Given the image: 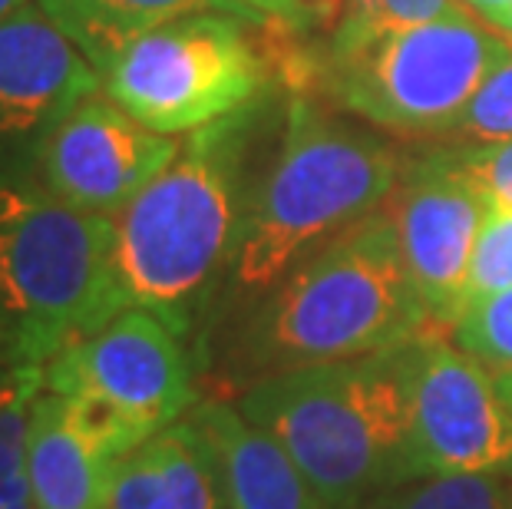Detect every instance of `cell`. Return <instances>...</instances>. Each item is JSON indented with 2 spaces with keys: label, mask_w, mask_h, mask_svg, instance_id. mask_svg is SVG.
I'll use <instances>...</instances> for the list:
<instances>
[{
  "label": "cell",
  "mask_w": 512,
  "mask_h": 509,
  "mask_svg": "<svg viewBox=\"0 0 512 509\" xmlns=\"http://www.w3.org/2000/svg\"><path fill=\"white\" fill-rule=\"evenodd\" d=\"M119 457L70 417L63 397L30 400V509H106Z\"/></svg>",
  "instance_id": "5bb4252c"
},
{
  "label": "cell",
  "mask_w": 512,
  "mask_h": 509,
  "mask_svg": "<svg viewBox=\"0 0 512 509\" xmlns=\"http://www.w3.org/2000/svg\"><path fill=\"white\" fill-rule=\"evenodd\" d=\"M509 288H512V209L486 202V215L473 248L466 305H473L479 298H493Z\"/></svg>",
  "instance_id": "ffe728a7"
},
{
  "label": "cell",
  "mask_w": 512,
  "mask_h": 509,
  "mask_svg": "<svg viewBox=\"0 0 512 509\" xmlns=\"http://www.w3.org/2000/svg\"><path fill=\"white\" fill-rule=\"evenodd\" d=\"M463 10H470L473 17H479L489 30H499V24L506 20L512 10V0H460Z\"/></svg>",
  "instance_id": "d4e9b609"
},
{
  "label": "cell",
  "mask_w": 512,
  "mask_h": 509,
  "mask_svg": "<svg viewBox=\"0 0 512 509\" xmlns=\"http://www.w3.org/2000/svg\"><path fill=\"white\" fill-rule=\"evenodd\" d=\"M242 7V14L252 24H285V27H301L298 4L294 0H235Z\"/></svg>",
  "instance_id": "cb8c5ba5"
},
{
  "label": "cell",
  "mask_w": 512,
  "mask_h": 509,
  "mask_svg": "<svg viewBox=\"0 0 512 509\" xmlns=\"http://www.w3.org/2000/svg\"><path fill=\"white\" fill-rule=\"evenodd\" d=\"M248 24L199 10L129 40L103 63V93L156 133H195L235 116L268 80Z\"/></svg>",
  "instance_id": "ba28073f"
},
{
  "label": "cell",
  "mask_w": 512,
  "mask_h": 509,
  "mask_svg": "<svg viewBox=\"0 0 512 509\" xmlns=\"http://www.w3.org/2000/svg\"><path fill=\"white\" fill-rule=\"evenodd\" d=\"M43 391L119 460L195 410L182 331L149 308H126L43 367Z\"/></svg>",
  "instance_id": "52a82bcc"
},
{
  "label": "cell",
  "mask_w": 512,
  "mask_h": 509,
  "mask_svg": "<svg viewBox=\"0 0 512 509\" xmlns=\"http://www.w3.org/2000/svg\"><path fill=\"white\" fill-rule=\"evenodd\" d=\"M43 387V371L24 367L0 391V509H30V400Z\"/></svg>",
  "instance_id": "ac0fdd59"
},
{
  "label": "cell",
  "mask_w": 512,
  "mask_h": 509,
  "mask_svg": "<svg viewBox=\"0 0 512 509\" xmlns=\"http://www.w3.org/2000/svg\"><path fill=\"white\" fill-rule=\"evenodd\" d=\"M496 34H503L506 40H512V10H509V14H506V20H503V24H499V30H496Z\"/></svg>",
  "instance_id": "4316f807"
},
{
  "label": "cell",
  "mask_w": 512,
  "mask_h": 509,
  "mask_svg": "<svg viewBox=\"0 0 512 509\" xmlns=\"http://www.w3.org/2000/svg\"><path fill=\"white\" fill-rule=\"evenodd\" d=\"M126 308L113 219L0 179V351L43 371Z\"/></svg>",
  "instance_id": "3957f363"
},
{
  "label": "cell",
  "mask_w": 512,
  "mask_h": 509,
  "mask_svg": "<svg viewBox=\"0 0 512 509\" xmlns=\"http://www.w3.org/2000/svg\"><path fill=\"white\" fill-rule=\"evenodd\" d=\"M397 176L400 159L384 139L321 113L298 93L281 153L245 209L232 262L238 285L275 288L311 252L370 219Z\"/></svg>",
  "instance_id": "277c9868"
},
{
  "label": "cell",
  "mask_w": 512,
  "mask_h": 509,
  "mask_svg": "<svg viewBox=\"0 0 512 509\" xmlns=\"http://www.w3.org/2000/svg\"><path fill=\"white\" fill-rule=\"evenodd\" d=\"M179 153L176 136L143 126L100 90L43 136V189L80 212L116 219Z\"/></svg>",
  "instance_id": "8fae6325"
},
{
  "label": "cell",
  "mask_w": 512,
  "mask_h": 509,
  "mask_svg": "<svg viewBox=\"0 0 512 509\" xmlns=\"http://www.w3.org/2000/svg\"><path fill=\"white\" fill-rule=\"evenodd\" d=\"M27 4H34V0H0V20L10 17V14H17V10L27 7Z\"/></svg>",
  "instance_id": "484cf974"
},
{
  "label": "cell",
  "mask_w": 512,
  "mask_h": 509,
  "mask_svg": "<svg viewBox=\"0 0 512 509\" xmlns=\"http://www.w3.org/2000/svg\"><path fill=\"white\" fill-rule=\"evenodd\" d=\"M450 338L483 364L512 400V288L466 305Z\"/></svg>",
  "instance_id": "d6986e66"
},
{
  "label": "cell",
  "mask_w": 512,
  "mask_h": 509,
  "mask_svg": "<svg viewBox=\"0 0 512 509\" xmlns=\"http://www.w3.org/2000/svg\"><path fill=\"white\" fill-rule=\"evenodd\" d=\"M357 509H512V486L496 473L420 476Z\"/></svg>",
  "instance_id": "e0dca14e"
},
{
  "label": "cell",
  "mask_w": 512,
  "mask_h": 509,
  "mask_svg": "<svg viewBox=\"0 0 512 509\" xmlns=\"http://www.w3.org/2000/svg\"><path fill=\"white\" fill-rule=\"evenodd\" d=\"M413 397V480L512 470V400L437 324L417 338Z\"/></svg>",
  "instance_id": "9c48e42d"
},
{
  "label": "cell",
  "mask_w": 512,
  "mask_h": 509,
  "mask_svg": "<svg viewBox=\"0 0 512 509\" xmlns=\"http://www.w3.org/2000/svg\"><path fill=\"white\" fill-rule=\"evenodd\" d=\"M450 133L470 136L476 143H512V47L486 73Z\"/></svg>",
  "instance_id": "44dd1931"
},
{
  "label": "cell",
  "mask_w": 512,
  "mask_h": 509,
  "mask_svg": "<svg viewBox=\"0 0 512 509\" xmlns=\"http://www.w3.org/2000/svg\"><path fill=\"white\" fill-rule=\"evenodd\" d=\"M446 153L486 202L512 209V143H476Z\"/></svg>",
  "instance_id": "7402d4cb"
},
{
  "label": "cell",
  "mask_w": 512,
  "mask_h": 509,
  "mask_svg": "<svg viewBox=\"0 0 512 509\" xmlns=\"http://www.w3.org/2000/svg\"><path fill=\"white\" fill-rule=\"evenodd\" d=\"M106 509H222L215 460L189 417L116 463Z\"/></svg>",
  "instance_id": "9a60e30c"
},
{
  "label": "cell",
  "mask_w": 512,
  "mask_h": 509,
  "mask_svg": "<svg viewBox=\"0 0 512 509\" xmlns=\"http://www.w3.org/2000/svg\"><path fill=\"white\" fill-rule=\"evenodd\" d=\"M509 40L470 10L403 27L347 24L318 53H301L294 90L321 86L347 113L390 133H450Z\"/></svg>",
  "instance_id": "5b68a950"
},
{
  "label": "cell",
  "mask_w": 512,
  "mask_h": 509,
  "mask_svg": "<svg viewBox=\"0 0 512 509\" xmlns=\"http://www.w3.org/2000/svg\"><path fill=\"white\" fill-rule=\"evenodd\" d=\"M235 116L195 129L176 162L116 215V268L129 305L162 314L185 334L192 305L242 235Z\"/></svg>",
  "instance_id": "8992f818"
},
{
  "label": "cell",
  "mask_w": 512,
  "mask_h": 509,
  "mask_svg": "<svg viewBox=\"0 0 512 509\" xmlns=\"http://www.w3.org/2000/svg\"><path fill=\"white\" fill-rule=\"evenodd\" d=\"M407 275L427 305L430 321L453 331L466 311L473 248L486 199L453 166L446 149L413 159L387 199Z\"/></svg>",
  "instance_id": "30bf717a"
},
{
  "label": "cell",
  "mask_w": 512,
  "mask_h": 509,
  "mask_svg": "<svg viewBox=\"0 0 512 509\" xmlns=\"http://www.w3.org/2000/svg\"><path fill=\"white\" fill-rule=\"evenodd\" d=\"M37 4L96 70L129 40L185 14L222 10L248 20L235 0H37Z\"/></svg>",
  "instance_id": "2e32d148"
},
{
  "label": "cell",
  "mask_w": 512,
  "mask_h": 509,
  "mask_svg": "<svg viewBox=\"0 0 512 509\" xmlns=\"http://www.w3.org/2000/svg\"><path fill=\"white\" fill-rule=\"evenodd\" d=\"M100 90L96 67L40 4L0 20V153L34 143L40 149L76 103Z\"/></svg>",
  "instance_id": "7c38bea8"
},
{
  "label": "cell",
  "mask_w": 512,
  "mask_h": 509,
  "mask_svg": "<svg viewBox=\"0 0 512 509\" xmlns=\"http://www.w3.org/2000/svg\"><path fill=\"white\" fill-rule=\"evenodd\" d=\"M430 324L403 265L394 222L387 212H374L278 281L248 324L245 354L261 377H271L390 351Z\"/></svg>",
  "instance_id": "7a4b0ae2"
},
{
  "label": "cell",
  "mask_w": 512,
  "mask_h": 509,
  "mask_svg": "<svg viewBox=\"0 0 512 509\" xmlns=\"http://www.w3.org/2000/svg\"><path fill=\"white\" fill-rule=\"evenodd\" d=\"M189 420L215 460L222 509H324L285 447L225 400L195 404Z\"/></svg>",
  "instance_id": "4fadbf2b"
},
{
  "label": "cell",
  "mask_w": 512,
  "mask_h": 509,
  "mask_svg": "<svg viewBox=\"0 0 512 509\" xmlns=\"http://www.w3.org/2000/svg\"><path fill=\"white\" fill-rule=\"evenodd\" d=\"M417 338L261 377L242 394L238 410L285 447L324 509H357L413 480Z\"/></svg>",
  "instance_id": "6da1fadb"
},
{
  "label": "cell",
  "mask_w": 512,
  "mask_h": 509,
  "mask_svg": "<svg viewBox=\"0 0 512 509\" xmlns=\"http://www.w3.org/2000/svg\"><path fill=\"white\" fill-rule=\"evenodd\" d=\"M450 10L453 0H341V20H337L334 30H341L347 24H374V27L423 24V20L443 17Z\"/></svg>",
  "instance_id": "603a6c76"
}]
</instances>
